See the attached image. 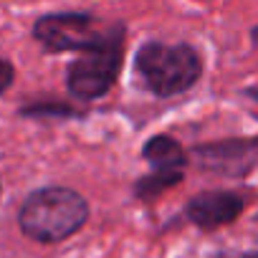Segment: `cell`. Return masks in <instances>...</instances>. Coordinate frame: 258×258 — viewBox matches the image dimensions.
<instances>
[{"mask_svg": "<svg viewBox=\"0 0 258 258\" xmlns=\"http://www.w3.org/2000/svg\"><path fill=\"white\" fill-rule=\"evenodd\" d=\"M89 218L86 200L69 187H41L21 208V230L38 243H58L74 235Z\"/></svg>", "mask_w": 258, "mask_h": 258, "instance_id": "6da1fadb", "label": "cell"}, {"mask_svg": "<svg viewBox=\"0 0 258 258\" xmlns=\"http://www.w3.org/2000/svg\"><path fill=\"white\" fill-rule=\"evenodd\" d=\"M135 71L147 91L157 96H175L200 79L203 63L198 51L187 43L150 41L137 51Z\"/></svg>", "mask_w": 258, "mask_h": 258, "instance_id": "7a4b0ae2", "label": "cell"}, {"mask_svg": "<svg viewBox=\"0 0 258 258\" xmlns=\"http://www.w3.org/2000/svg\"><path fill=\"white\" fill-rule=\"evenodd\" d=\"M119 31L121 26L101 28L86 13H53L43 16L33 26V36L48 51H81V53L99 48Z\"/></svg>", "mask_w": 258, "mask_h": 258, "instance_id": "3957f363", "label": "cell"}, {"mask_svg": "<svg viewBox=\"0 0 258 258\" xmlns=\"http://www.w3.org/2000/svg\"><path fill=\"white\" fill-rule=\"evenodd\" d=\"M121 36H124V31L114 33L106 43H101L94 51L81 53V58L69 66L66 86H69L71 96L89 101V99L104 96L111 89L119 63H121Z\"/></svg>", "mask_w": 258, "mask_h": 258, "instance_id": "277c9868", "label": "cell"}, {"mask_svg": "<svg viewBox=\"0 0 258 258\" xmlns=\"http://www.w3.org/2000/svg\"><path fill=\"white\" fill-rule=\"evenodd\" d=\"M195 157L200 167L230 175V177H243L253 162H255V142L253 140H228L218 145H205L195 150Z\"/></svg>", "mask_w": 258, "mask_h": 258, "instance_id": "5b68a950", "label": "cell"}, {"mask_svg": "<svg viewBox=\"0 0 258 258\" xmlns=\"http://www.w3.org/2000/svg\"><path fill=\"white\" fill-rule=\"evenodd\" d=\"M240 210H243V198L238 192H228V190L203 192L187 203V218L198 228H205V230H213L218 225L235 220L240 215Z\"/></svg>", "mask_w": 258, "mask_h": 258, "instance_id": "8992f818", "label": "cell"}, {"mask_svg": "<svg viewBox=\"0 0 258 258\" xmlns=\"http://www.w3.org/2000/svg\"><path fill=\"white\" fill-rule=\"evenodd\" d=\"M145 157L157 167V170H180L185 165L182 150L175 140L170 137H155L145 147Z\"/></svg>", "mask_w": 258, "mask_h": 258, "instance_id": "52a82bcc", "label": "cell"}, {"mask_svg": "<svg viewBox=\"0 0 258 258\" xmlns=\"http://www.w3.org/2000/svg\"><path fill=\"white\" fill-rule=\"evenodd\" d=\"M182 180V172L180 170H155V175H150V177H145L140 185H137V195L140 198H155V195H160L162 190H167V187H172L175 182H180Z\"/></svg>", "mask_w": 258, "mask_h": 258, "instance_id": "ba28073f", "label": "cell"}, {"mask_svg": "<svg viewBox=\"0 0 258 258\" xmlns=\"http://www.w3.org/2000/svg\"><path fill=\"white\" fill-rule=\"evenodd\" d=\"M11 84H13V66L6 58H0V94L8 91Z\"/></svg>", "mask_w": 258, "mask_h": 258, "instance_id": "9c48e42d", "label": "cell"}, {"mask_svg": "<svg viewBox=\"0 0 258 258\" xmlns=\"http://www.w3.org/2000/svg\"><path fill=\"white\" fill-rule=\"evenodd\" d=\"M213 258H255L253 250H220Z\"/></svg>", "mask_w": 258, "mask_h": 258, "instance_id": "30bf717a", "label": "cell"}]
</instances>
